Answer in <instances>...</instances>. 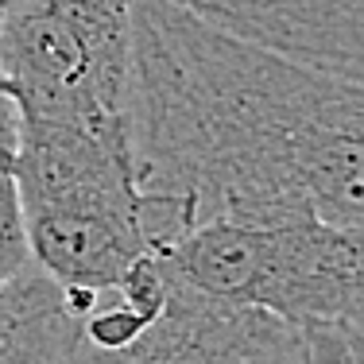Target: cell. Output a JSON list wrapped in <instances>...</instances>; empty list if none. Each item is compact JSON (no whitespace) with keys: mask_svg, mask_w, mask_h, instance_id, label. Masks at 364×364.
I'll return each mask as SVG.
<instances>
[{"mask_svg":"<svg viewBox=\"0 0 364 364\" xmlns=\"http://www.w3.org/2000/svg\"><path fill=\"white\" fill-rule=\"evenodd\" d=\"M364 90L229 36L178 0H128V151L144 194L213 218L364 221Z\"/></svg>","mask_w":364,"mask_h":364,"instance_id":"1","label":"cell"},{"mask_svg":"<svg viewBox=\"0 0 364 364\" xmlns=\"http://www.w3.org/2000/svg\"><path fill=\"white\" fill-rule=\"evenodd\" d=\"M12 182L28 259L85 306L190 229L178 202L140 190L128 124L16 120Z\"/></svg>","mask_w":364,"mask_h":364,"instance_id":"2","label":"cell"},{"mask_svg":"<svg viewBox=\"0 0 364 364\" xmlns=\"http://www.w3.org/2000/svg\"><path fill=\"white\" fill-rule=\"evenodd\" d=\"M163 283L294 326H360V232L314 213L213 218L155 256Z\"/></svg>","mask_w":364,"mask_h":364,"instance_id":"3","label":"cell"},{"mask_svg":"<svg viewBox=\"0 0 364 364\" xmlns=\"http://www.w3.org/2000/svg\"><path fill=\"white\" fill-rule=\"evenodd\" d=\"M0 82L16 120L124 124L128 0H8Z\"/></svg>","mask_w":364,"mask_h":364,"instance_id":"4","label":"cell"},{"mask_svg":"<svg viewBox=\"0 0 364 364\" xmlns=\"http://www.w3.org/2000/svg\"><path fill=\"white\" fill-rule=\"evenodd\" d=\"M229 36L252 39L318 70H364V0H178Z\"/></svg>","mask_w":364,"mask_h":364,"instance_id":"5","label":"cell"},{"mask_svg":"<svg viewBox=\"0 0 364 364\" xmlns=\"http://www.w3.org/2000/svg\"><path fill=\"white\" fill-rule=\"evenodd\" d=\"M85 310V302L28 264L0 287V364H58Z\"/></svg>","mask_w":364,"mask_h":364,"instance_id":"6","label":"cell"},{"mask_svg":"<svg viewBox=\"0 0 364 364\" xmlns=\"http://www.w3.org/2000/svg\"><path fill=\"white\" fill-rule=\"evenodd\" d=\"M190 333V302L186 294L167 287L159 314L147 322L128 345H93L77 329L70 349L58 357V364H182Z\"/></svg>","mask_w":364,"mask_h":364,"instance_id":"7","label":"cell"},{"mask_svg":"<svg viewBox=\"0 0 364 364\" xmlns=\"http://www.w3.org/2000/svg\"><path fill=\"white\" fill-rule=\"evenodd\" d=\"M8 0H0L4 16ZM12 163H16V109L0 82V287L31 264L20 232V213H16V182H12Z\"/></svg>","mask_w":364,"mask_h":364,"instance_id":"8","label":"cell"}]
</instances>
